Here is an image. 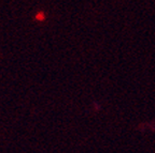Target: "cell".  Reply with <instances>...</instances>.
<instances>
[{
  "mask_svg": "<svg viewBox=\"0 0 155 153\" xmlns=\"http://www.w3.org/2000/svg\"><path fill=\"white\" fill-rule=\"evenodd\" d=\"M37 17H38V19H43V14H41V13H40V14H39Z\"/></svg>",
  "mask_w": 155,
  "mask_h": 153,
  "instance_id": "6da1fadb",
  "label": "cell"
}]
</instances>
